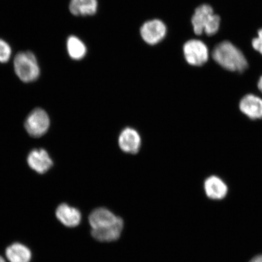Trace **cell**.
Listing matches in <instances>:
<instances>
[{
  "mask_svg": "<svg viewBox=\"0 0 262 262\" xmlns=\"http://www.w3.org/2000/svg\"><path fill=\"white\" fill-rule=\"evenodd\" d=\"M55 215L58 220L67 227H77L81 221L80 211L66 204H62L58 206Z\"/></svg>",
  "mask_w": 262,
  "mask_h": 262,
  "instance_id": "11",
  "label": "cell"
},
{
  "mask_svg": "<svg viewBox=\"0 0 262 262\" xmlns=\"http://www.w3.org/2000/svg\"><path fill=\"white\" fill-rule=\"evenodd\" d=\"M0 262H6L4 258H3L2 256H0Z\"/></svg>",
  "mask_w": 262,
  "mask_h": 262,
  "instance_id": "21",
  "label": "cell"
},
{
  "mask_svg": "<svg viewBox=\"0 0 262 262\" xmlns=\"http://www.w3.org/2000/svg\"><path fill=\"white\" fill-rule=\"evenodd\" d=\"M50 126L48 115L43 110L37 108L26 118V130L33 137H40L47 133Z\"/></svg>",
  "mask_w": 262,
  "mask_h": 262,
  "instance_id": "5",
  "label": "cell"
},
{
  "mask_svg": "<svg viewBox=\"0 0 262 262\" xmlns=\"http://www.w3.org/2000/svg\"><path fill=\"white\" fill-rule=\"evenodd\" d=\"M204 190L206 196L212 200L224 199L228 193V186L220 177L211 175L205 180Z\"/></svg>",
  "mask_w": 262,
  "mask_h": 262,
  "instance_id": "9",
  "label": "cell"
},
{
  "mask_svg": "<svg viewBox=\"0 0 262 262\" xmlns=\"http://www.w3.org/2000/svg\"><path fill=\"white\" fill-rule=\"evenodd\" d=\"M27 160L31 168L41 174L48 172L53 166L52 160L44 149L31 150L29 154Z\"/></svg>",
  "mask_w": 262,
  "mask_h": 262,
  "instance_id": "10",
  "label": "cell"
},
{
  "mask_svg": "<svg viewBox=\"0 0 262 262\" xmlns=\"http://www.w3.org/2000/svg\"><path fill=\"white\" fill-rule=\"evenodd\" d=\"M193 31L196 35L205 34L211 37L220 29L221 18L215 14L214 9L208 4H202L195 8L191 17Z\"/></svg>",
  "mask_w": 262,
  "mask_h": 262,
  "instance_id": "2",
  "label": "cell"
},
{
  "mask_svg": "<svg viewBox=\"0 0 262 262\" xmlns=\"http://www.w3.org/2000/svg\"><path fill=\"white\" fill-rule=\"evenodd\" d=\"M6 256L10 262H30L32 253L25 245L14 243L6 248Z\"/></svg>",
  "mask_w": 262,
  "mask_h": 262,
  "instance_id": "15",
  "label": "cell"
},
{
  "mask_svg": "<svg viewBox=\"0 0 262 262\" xmlns=\"http://www.w3.org/2000/svg\"><path fill=\"white\" fill-rule=\"evenodd\" d=\"M183 53L187 63L192 67H201L209 60V51L207 45L198 39H191L183 47Z\"/></svg>",
  "mask_w": 262,
  "mask_h": 262,
  "instance_id": "4",
  "label": "cell"
},
{
  "mask_svg": "<svg viewBox=\"0 0 262 262\" xmlns=\"http://www.w3.org/2000/svg\"><path fill=\"white\" fill-rule=\"evenodd\" d=\"M119 218L107 209L100 208L94 209L91 213L89 221L92 228L98 229L114 224Z\"/></svg>",
  "mask_w": 262,
  "mask_h": 262,
  "instance_id": "13",
  "label": "cell"
},
{
  "mask_svg": "<svg viewBox=\"0 0 262 262\" xmlns=\"http://www.w3.org/2000/svg\"><path fill=\"white\" fill-rule=\"evenodd\" d=\"M12 55V49L8 42L0 38V63H7Z\"/></svg>",
  "mask_w": 262,
  "mask_h": 262,
  "instance_id": "17",
  "label": "cell"
},
{
  "mask_svg": "<svg viewBox=\"0 0 262 262\" xmlns=\"http://www.w3.org/2000/svg\"><path fill=\"white\" fill-rule=\"evenodd\" d=\"M141 37L149 45H156L165 38L167 27L159 19H150L144 23L140 29Z\"/></svg>",
  "mask_w": 262,
  "mask_h": 262,
  "instance_id": "6",
  "label": "cell"
},
{
  "mask_svg": "<svg viewBox=\"0 0 262 262\" xmlns=\"http://www.w3.org/2000/svg\"><path fill=\"white\" fill-rule=\"evenodd\" d=\"M67 49L69 56L74 60H81L87 54L86 45L75 35H71L67 39Z\"/></svg>",
  "mask_w": 262,
  "mask_h": 262,
  "instance_id": "16",
  "label": "cell"
},
{
  "mask_svg": "<svg viewBox=\"0 0 262 262\" xmlns=\"http://www.w3.org/2000/svg\"><path fill=\"white\" fill-rule=\"evenodd\" d=\"M250 262H262V255L254 257Z\"/></svg>",
  "mask_w": 262,
  "mask_h": 262,
  "instance_id": "20",
  "label": "cell"
},
{
  "mask_svg": "<svg viewBox=\"0 0 262 262\" xmlns=\"http://www.w3.org/2000/svg\"><path fill=\"white\" fill-rule=\"evenodd\" d=\"M252 47L262 55V28L258 29L257 36L253 38L251 41Z\"/></svg>",
  "mask_w": 262,
  "mask_h": 262,
  "instance_id": "18",
  "label": "cell"
},
{
  "mask_svg": "<svg viewBox=\"0 0 262 262\" xmlns=\"http://www.w3.org/2000/svg\"><path fill=\"white\" fill-rule=\"evenodd\" d=\"M240 113L249 120H262V98L253 93H248L242 97L238 104Z\"/></svg>",
  "mask_w": 262,
  "mask_h": 262,
  "instance_id": "7",
  "label": "cell"
},
{
  "mask_svg": "<svg viewBox=\"0 0 262 262\" xmlns=\"http://www.w3.org/2000/svg\"><path fill=\"white\" fill-rule=\"evenodd\" d=\"M15 73L25 83H31L40 76V69L37 59L31 51L18 52L14 60Z\"/></svg>",
  "mask_w": 262,
  "mask_h": 262,
  "instance_id": "3",
  "label": "cell"
},
{
  "mask_svg": "<svg viewBox=\"0 0 262 262\" xmlns=\"http://www.w3.org/2000/svg\"><path fill=\"white\" fill-rule=\"evenodd\" d=\"M119 145L123 152L136 155L142 146V139L138 131L132 127H126L119 137Z\"/></svg>",
  "mask_w": 262,
  "mask_h": 262,
  "instance_id": "8",
  "label": "cell"
},
{
  "mask_svg": "<svg viewBox=\"0 0 262 262\" xmlns=\"http://www.w3.org/2000/svg\"><path fill=\"white\" fill-rule=\"evenodd\" d=\"M211 57L222 68L231 73H243L248 68V62L243 52L227 40L215 46Z\"/></svg>",
  "mask_w": 262,
  "mask_h": 262,
  "instance_id": "1",
  "label": "cell"
},
{
  "mask_svg": "<svg viewBox=\"0 0 262 262\" xmlns=\"http://www.w3.org/2000/svg\"><path fill=\"white\" fill-rule=\"evenodd\" d=\"M98 6L97 0H71L69 9L75 16H92L96 14Z\"/></svg>",
  "mask_w": 262,
  "mask_h": 262,
  "instance_id": "14",
  "label": "cell"
},
{
  "mask_svg": "<svg viewBox=\"0 0 262 262\" xmlns=\"http://www.w3.org/2000/svg\"><path fill=\"white\" fill-rule=\"evenodd\" d=\"M257 88L258 90L262 94V75H261L259 78H258L257 83Z\"/></svg>",
  "mask_w": 262,
  "mask_h": 262,
  "instance_id": "19",
  "label": "cell"
},
{
  "mask_svg": "<svg viewBox=\"0 0 262 262\" xmlns=\"http://www.w3.org/2000/svg\"><path fill=\"white\" fill-rule=\"evenodd\" d=\"M123 228V221L119 217L114 224L109 227L92 229L91 234L98 241L112 242L120 237Z\"/></svg>",
  "mask_w": 262,
  "mask_h": 262,
  "instance_id": "12",
  "label": "cell"
}]
</instances>
